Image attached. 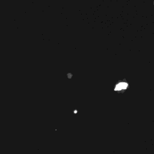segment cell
Listing matches in <instances>:
<instances>
[{
    "label": "cell",
    "mask_w": 154,
    "mask_h": 154,
    "mask_svg": "<svg viewBox=\"0 0 154 154\" xmlns=\"http://www.w3.org/2000/svg\"><path fill=\"white\" fill-rule=\"evenodd\" d=\"M127 87V84H125V83H122V84H119L116 87V90H121L122 89H126Z\"/></svg>",
    "instance_id": "1"
}]
</instances>
